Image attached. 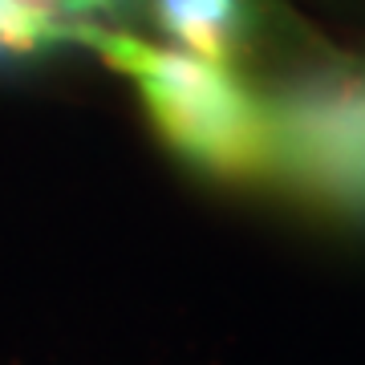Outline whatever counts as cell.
Here are the masks:
<instances>
[{
    "mask_svg": "<svg viewBox=\"0 0 365 365\" xmlns=\"http://www.w3.org/2000/svg\"><path fill=\"white\" fill-rule=\"evenodd\" d=\"M57 45L61 41L49 25H41L16 0H0V57H37Z\"/></svg>",
    "mask_w": 365,
    "mask_h": 365,
    "instance_id": "cell-4",
    "label": "cell"
},
{
    "mask_svg": "<svg viewBox=\"0 0 365 365\" xmlns=\"http://www.w3.org/2000/svg\"><path fill=\"white\" fill-rule=\"evenodd\" d=\"M272 106L280 179L309 203L365 220V69L349 61L300 69Z\"/></svg>",
    "mask_w": 365,
    "mask_h": 365,
    "instance_id": "cell-2",
    "label": "cell"
},
{
    "mask_svg": "<svg viewBox=\"0 0 365 365\" xmlns=\"http://www.w3.org/2000/svg\"><path fill=\"white\" fill-rule=\"evenodd\" d=\"M143 13L175 49L235 69L268 25V0H143Z\"/></svg>",
    "mask_w": 365,
    "mask_h": 365,
    "instance_id": "cell-3",
    "label": "cell"
},
{
    "mask_svg": "<svg viewBox=\"0 0 365 365\" xmlns=\"http://www.w3.org/2000/svg\"><path fill=\"white\" fill-rule=\"evenodd\" d=\"M66 45L98 53L110 69L130 78L163 143L199 175L220 182L280 179L272 106L235 69L98 21L69 25Z\"/></svg>",
    "mask_w": 365,
    "mask_h": 365,
    "instance_id": "cell-1",
    "label": "cell"
}]
</instances>
